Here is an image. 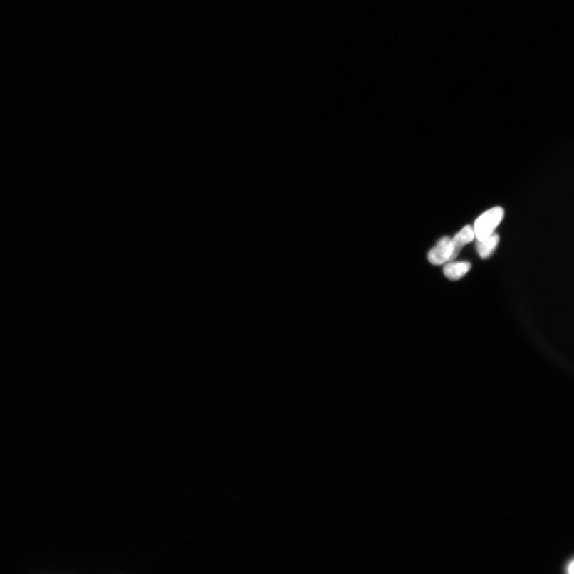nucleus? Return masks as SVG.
<instances>
[{
  "instance_id": "obj_5",
  "label": "nucleus",
  "mask_w": 574,
  "mask_h": 574,
  "mask_svg": "<svg viewBox=\"0 0 574 574\" xmlns=\"http://www.w3.org/2000/svg\"><path fill=\"white\" fill-rule=\"evenodd\" d=\"M499 239L498 234L494 233L493 235L483 240V241H478L476 246L479 256L484 259L492 256L499 245Z\"/></svg>"
},
{
  "instance_id": "obj_1",
  "label": "nucleus",
  "mask_w": 574,
  "mask_h": 574,
  "mask_svg": "<svg viewBox=\"0 0 574 574\" xmlns=\"http://www.w3.org/2000/svg\"><path fill=\"white\" fill-rule=\"evenodd\" d=\"M505 212L501 207L486 211L480 216L474 225V232L478 241H483L495 233L496 229L504 218Z\"/></svg>"
},
{
  "instance_id": "obj_2",
  "label": "nucleus",
  "mask_w": 574,
  "mask_h": 574,
  "mask_svg": "<svg viewBox=\"0 0 574 574\" xmlns=\"http://www.w3.org/2000/svg\"><path fill=\"white\" fill-rule=\"evenodd\" d=\"M475 237V232H474L472 226L466 225L453 239H451L449 262L456 259L464 246L471 243Z\"/></svg>"
},
{
  "instance_id": "obj_4",
  "label": "nucleus",
  "mask_w": 574,
  "mask_h": 574,
  "mask_svg": "<svg viewBox=\"0 0 574 574\" xmlns=\"http://www.w3.org/2000/svg\"><path fill=\"white\" fill-rule=\"evenodd\" d=\"M471 268L469 262H449L444 268V276L452 281L461 279Z\"/></svg>"
},
{
  "instance_id": "obj_3",
  "label": "nucleus",
  "mask_w": 574,
  "mask_h": 574,
  "mask_svg": "<svg viewBox=\"0 0 574 574\" xmlns=\"http://www.w3.org/2000/svg\"><path fill=\"white\" fill-rule=\"evenodd\" d=\"M451 238L444 236L439 240L437 244L429 251L428 258L429 262L439 266L449 262Z\"/></svg>"
},
{
  "instance_id": "obj_6",
  "label": "nucleus",
  "mask_w": 574,
  "mask_h": 574,
  "mask_svg": "<svg viewBox=\"0 0 574 574\" xmlns=\"http://www.w3.org/2000/svg\"><path fill=\"white\" fill-rule=\"evenodd\" d=\"M569 574H574V562L569 566Z\"/></svg>"
}]
</instances>
